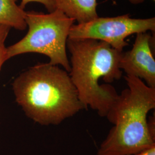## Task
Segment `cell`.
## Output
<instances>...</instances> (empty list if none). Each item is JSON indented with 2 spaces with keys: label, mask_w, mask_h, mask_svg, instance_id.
<instances>
[{
  "label": "cell",
  "mask_w": 155,
  "mask_h": 155,
  "mask_svg": "<svg viewBox=\"0 0 155 155\" xmlns=\"http://www.w3.org/2000/svg\"><path fill=\"white\" fill-rule=\"evenodd\" d=\"M134 155H155V147Z\"/></svg>",
  "instance_id": "12"
},
{
  "label": "cell",
  "mask_w": 155,
  "mask_h": 155,
  "mask_svg": "<svg viewBox=\"0 0 155 155\" xmlns=\"http://www.w3.org/2000/svg\"><path fill=\"white\" fill-rule=\"evenodd\" d=\"M32 2H38L43 5L49 13L55 11L56 9V0H21L20 6L24 9L26 5Z\"/></svg>",
  "instance_id": "9"
},
{
  "label": "cell",
  "mask_w": 155,
  "mask_h": 155,
  "mask_svg": "<svg viewBox=\"0 0 155 155\" xmlns=\"http://www.w3.org/2000/svg\"><path fill=\"white\" fill-rule=\"evenodd\" d=\"M127 1H129L131 4H134V5L141 4L144 1V0H127ZM152 1H155V0H152Z\"/></svg>",
  "instance_id": "13"
},
{
  "label": "cell",
  "mask_w": 155,
  "mask_h": 155,
  "mask_svg": "<svg viewBox=\"0 0 155 155\" xmlns=\"http://www.w3.org/2000/svg\"><path fill=\"white\" fill-rule=\"evenodd\" d=\"M155 32V18H133L129 14L100 17L83 24H73L68 39H89L104 41L122 52L128 43L126 39L133 35Z\"/></svg>",
  "instance_id": "5"
},
{
  "label": "cell",
  "mask_w": 155,
  "mask_h": 155,
  "mask_svg": "<svg viewBox=\"0 0 155 155\" xmlns=\"http://www.w3.org/2000/svg\"><path fill=\"white\" fill-rule=\"evenodd\" d=\"M9 58L6 52V47L4 46L0 49V71L4 63Z\"/></svg>",
  "instance_id": "11"
},
{
  "label": "cell",
  "mask_w": 155,
  "mask_h": 155,
  "mask_svg": "<svg viewBox=\"0 0 155 155\" xmlns=\"http://www.w3.org/2000/svg\"><path fill=\"white\" fill-rule=\"evenodd\" d=\"M17 0H0V24L23 31L27 24L25 12L16 4Z\"/></svg>",
  "instance_id": "8"
},
{
  "label": "cell",
  "mask_w": 155,
  "mask_h": 155,
  "mask_svg": "<svg viewBox=\"0 0 155 155\" xmlns=\"http://www.w3.org/2000/svg\"><path fill=\"white\" fill-rule=\"evenodd\" d=\"M25 20L28 32L21 40L6 48L9 59L24 54L38 53L48 56L50 64L61 66L70 72L67 41L75 21L58 9L47 14L25 12Z\"/></svg>",
  "instance_id": "4"
},
{
  "label": "cell",
  "mask_w": 155,
  "mask_h": 155,
  "mask_svg": "<svg viewBox=\"0 0 155 155\" xmlns=\"http://www.w3.org/2000/svg\"><path fill=\"white\" fill-rule=\"evenodd\" d=\"M70 54L68 72L85 106L106 117L118 95L110 83L121 78L120 67L122 52L104 41L89 39H68Z\"/></svg>",
  "instance_id": "2"
},
{
  "label": "cell",
  "mask_w": 155,
  "mask_h": 155,
  "mask_svg": "<svg viewBox=\"0 0 155 155\" xmlns=\"http://www.w3.org/2000/svg\"><path fill=\"white\" fill-rule=\"evenodd\" d=\"M124 89L106 118L114 126L100 145L97 155H134L155 147V89L138 78L126 75Z\"/></svg>",
  "instance_id": "3"
},
{
  "label": "cell",
  "mask_w": 155,
  "mask_h": 155,
  "mask_svg": "<svg viewBox=\"0 0 155 155\" xmlns=\"http://www.w3.org/2000/svg\"><path fill=\"white\" fill-rule=\"evenodd\" d=\"M155 36L150 33L136 34L132 49L122 52L120 67L127 75L138 78L155 89V59L153 54Z\"/></svg>",
  "instance_id": "6"
},
{
  "label": "cell",
  "mask_w": 155,
  "mask_h": 155,
  "mask_svg": "<svg viewBox=\"0 0 155 155\" xmlns=\"http://www.w3.org/2000/svg\"><path fill=\"white\" fill-rule=\"evenodd\" d=\"M12 86L17 103L25 115L41 125H58L86 109L68 72L50 63L29 67Z\"/></svg>",
  "instance_id": "1"
},
{
  "label": "cell",
  "mask_w": 155,
  "mask_h": 155,
  "mask_svg": "<svg viewBox=\"0 0 155 155\" xmlns=\"http://www.w3.org/2000/svg\"><path fill=\"white\" fill-rule=\"evenodd\" d=\"M11 28L0 24V49L5 46V42Z\"/></svg>",
  "instance_id": "10"
},
{
  "label": "cell",
  "mask_w": 155,
  "mask_h": 155,
  "mask_svg": "<svg viewBox=\"0 0 155 155\" xmlns=\"http://www.w3.org/2000/svg\"><path fill=\"white\" fill-rule=\"evenodd\" d=\"M97 0H56V9L78 24L93 20L98 16Z\"/></svg>",
  "instance_id": "7"
}]
</instances>
